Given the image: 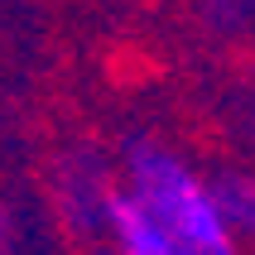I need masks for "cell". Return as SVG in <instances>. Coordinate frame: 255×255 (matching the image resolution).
<instances>
[{"instance_id":"obj_1","label":"cell","mask_w":255,"mask_h":255,"mask_svg":"<svg viewBox=\"0 0 255 255\" xmlns=\"http://www.w3.org/2000/svg\"><path fill=\"white\" fill-rule=\"evenodd\" d=\"M121 193L169 236L178 255H246L241 231L222 212L207 169H198L183 149L154 135H140L126 144Z\"/></svg>"},{"instance_id":"obj_2","label":"cell","mask_w":255,"mask_h":255,"mask_svg":"<svg viewBox=\"0 0 255 255\" xmlns=\"http://www.w3.org/2000/svg\"><path fill=\"white\" fill-rule=\"evenodd\" d=\"M101 236H106V255H178L169 236L121 193V183L106 188L101 202Z\"/></svg>"},{"instance_id":"obj_3","label":"cell","mask_w":255,"mask_h":255,"mask_svg":"<svg viewBox=\"0 0 255 255\" xmlns=\"http://www.w3.org/2000/svg\"><path fill=\"white\" fill-rule=\"evenodd\" d=\"M198 19L217 39H246L255 34V0H198Z\"/></svg>"},{"instance_id":"obj_4","label":"cell","mask_w":255,"mask_h":255,"mask_svg":"<svg viewBox=\"0 0 255 255\" xmlns=\"http://www.w3.org/2000/svg\"><path fill=\"white\" fill-rule=\"evenodd\" d=\"M207 178H212V193H217V202H222V212L231 217V227L246 231V222H251V212H255V173L222 169V173H207Z\"/></svg>"},{"instance_id":"obj_5","label":"cell","mask_w":255,"mask_h":255,"mask_svg":"<svg viewBox=\"0 0 255 255\" xmlns=\"http://www.w3.org/2000/svg\"><path fill=\"white\" fill-rule=\"evenodd\" d=\"M0 255H19V227H14L10 207H0Z\"/></svg>"},{"instance_id":"obj_6","label":"cell","mask_w":255,"mask_h":255,"mask_svg":"<svg viewBox=\"0 0 255 255\" xmlns=\"http://www.w3.org/2000/svg\"><path fill=\"white\" fill-rule=\"evenodd\" d=\"M241 246L255 255V212H251V222H246V231H241Z\"/></svg>"},{"instance_id":"obj_7","label":"cell","mask_w":255,"mask_h":255,"mask_svg":"<svg viewBox=\"0 0 255 255\" xmlns=\"http://www.w3.org/2000/svg\"><path fill=\"white\" fill-rule=\"evenodd\" d=\"M246 126H251V144H255V97H251V111H246Z\"/></svg>"}]
</instances>
